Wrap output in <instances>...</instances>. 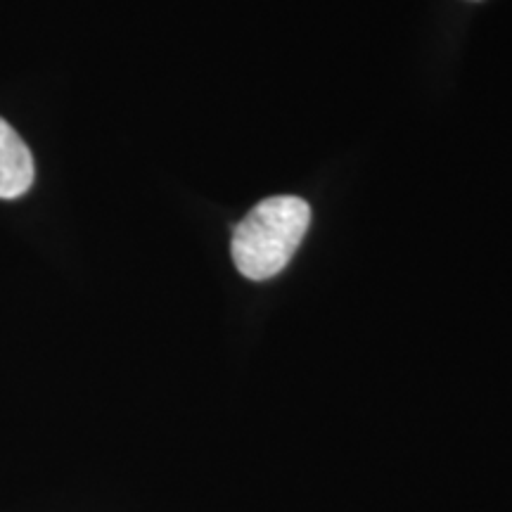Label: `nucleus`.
I'll use <instances>...</instances> for the list:
<instances>
[{
    "instance_id": "nucleus-1",
    "label": "nucleus",
    "mask_w": 512,
    "mask_h": 512,
    "mask_svg": "<svg viewBox=\"0 0 512 512\" xmlns=\"http://www.w3.org/2000/svg\"><path fill=\"white\" fill-rule=\"evenodd\" d=\"M309 226L311 207L302 197H268L235 228L230 242L235 266L249 280L275 278L290 264Z\"/></svg>"
},
{
    "instance_id": "nucleus-2",
    "label": "nucleus",
    "mask_w": 512,
    "mask_h": 512,
    "mask_svg": "<svg viewBox=\"0 0 512 512\" xmlns=\"http://www.w3.org/2000/svg\"><path fill=\"white\" fill-rule=\"evenodd\" d=\"M36 169L29 147L8 121L0 119V200H17L34 183Z\"/></svg>"
}]
</instances>
